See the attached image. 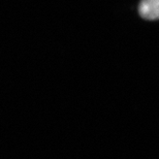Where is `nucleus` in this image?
<instances>
[{
	"label": "nucleus",
	"mask_w": 159,
	"mask_h": 159,
	"mask_svg": "<svg viewBox=\"0 0 159 159\" xmlns=\"http://www.w3.org/2000/svg\"><path fill=\"white\" fill-rule=\"evenodd\" d=\"M139 12L146 20H159V0H142Z\"/></svg>",
	"instance_id": "obj_1"
}]
</instances>
